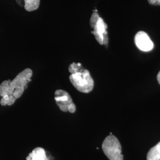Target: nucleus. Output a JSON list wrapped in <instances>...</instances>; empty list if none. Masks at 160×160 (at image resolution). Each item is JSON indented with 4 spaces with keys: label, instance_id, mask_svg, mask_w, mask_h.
I'll return each mask as SVG.
<instances>
[{
    "label": "nucleus",
    "instance_id": "nucleus-1",
    "mask_svg": "<svg viewBox=\"0 0 160 160\" xmlns=\"http://www.w3.org/2000/svg\"><path fill=\"white\" fill-rule=\"evenodd\" d=\"M32 75V70L27 68L18 73L12 81L8 80L6 95L16 99L21 97L27 87V84L31 81Z\"/></svg>",
    "mask_w": 160,
    "mask_h": 160
},
{
    "label": "nucleus",
    "instance_id": "nucleus-2",
    "mask_svg": "<svg viewBox=\"0 0 160 160\" xmlns=\"http://www.w3.org/2000/svg\"><path fill=\"white\" fill-rule=\"evenodd\" d=\"M69 78L75 88L81 92L89 93L93 89L94 82L88 70L82 68L70 75Z\"/></svg>",
    "mask_w": 160,
    "mask_h": 160
},
{
    "label": "nucleus",
    "instance_id": "nucleus-3",
    "mask_svg": "<svg viewBox=\"0 0 160 160\" xmlns=\"http://www.w3.org/2000/svg\"><path fill=\"white\" fill-rule=\"evenodd\" d=\"M90 25L93 30L92 31L96 39L100 45L107 46L108 44L107 36V26L102 19L100 17L97 12H94L92 15L90 19Z\"/></svg>",
    "mask_w": 160,
    "mask_h": 160
},
{
    "label": "nucleus",
    "instance_id": "nucleus-4",
    "mask_svg": "<svg viewBox=\"0 0 160 160\" xmlns=\"http://www.w3.org/2000/svg\"><path fill=\"white\" fill-rule=\"evenodd\" d=\"M105 154L110 160H123L122 146L119 141L114 136L109 135L106 138L102 145Z\"/></svg>",
    "mask_w": 160,
    "mask_h": 160
},
{
    "label": "nucleus",
    "instance_id": "nucleus-5",
    "mask_svg": "<svg viewBox=\"0 0 160 160\" xmlns=\"http://www.w3.org/2000/svg\"><path fill=\"white\" fill-rule=\"evenodd\" d=\"M54 99L62 111H69L73 113L76 111L75 105L68 92L62 89H58L55 92Z\"/></svg>",
    "mask_w": 160,
    "mask_h": 160
},
{
    "label": "nucleus",
    "instance_id": "nucleus-6",
    "mask_svg": "<svg viewBox=\"0 0 160 160\" xmlns=\"http://www.w3.org/2000/svg\"><path fill=\"white\" fill-rule=\"evenodd\" d=\"M134 40L137 47L141 51H150L154 47L153 43L145 32H138L136 34Z\"/></svg>",
    "mask_w": 160,
    "mask_h": 160
},
{
    "label": "nucleus",
    "instance_id": "nucleus-7",
    "mask_svg": "<svg viewBox=\"0 0 160 160\" xmlns=\"http://www.w3.org/2000/svg\"><path fill=\"white\" fill-rule=\"evenodd\" d=\"M26 160H50L46 156L45 149L37 147L32 150L26 158Z\"/></svg>",
    "mask_w": 160,
    "mask_h": 160
},
{
    "label": "nucleus",
    "instance_id": "nucleus-8",
    "mask_svg": "<svg viewBox=\"0 0 160 160\" xmlns=\"http://www.w3.org/2000/svg\"><path fill=\"white\" fill-rule=\"evenodd\" d=\"M147 160H160V142L149 150Z\"/></svg>",
    "mask_w": 160,
    "mask_h": 160
},
{
    "label": "nucleus",
    "instance_id": "nucleus-9",
    "mask_svg": "<svg viewBox=\"0 0 160 160\" xmlns=\"http://www.w3.org/2000/svg\"><path fill=\"white\" fill-rule=\"evenodd\" d=\"M24 8L26 11L31 12L37 10L39 6L40 0H23Z\"/></svg>",
    "mask_w": 160,
    "mask_h": 160
},
{
    "label": "nucleus",
    "instance_id": "nucleus-10",
    "mask_svg": "<svg viewBox=\"0 0 160 160\" xmlns=\"http://www.w3.org/2000/svg\"><path fill=\"white\" fill-rule=\"evenodd\" d=\"M82 68V65L81 63H72L69 66L68 69H69V72L71 74H72V73L78 72Z\"/></svg>",
    "mask_w": 160,
    "mask_h": 160
},
{
    "label": "nucleus",
    "instance_id": "nucleus-11",
    "mask_svg": "<svg viewBox=\"0 0 160 160\" xmlns=\"http://www.w3.org/2000/svg\"><path fill=\"white\" fill-rule=\"evenodd\" d=\"M9 99V96L7 95L4 96L1 99V101H0V104L2 106H6L7 105V102H8Z\"/></svg>",
    "mask_w": 160,
    "mask_h": 160
},
{
    "label": "nucleus",
    "instance_id": "nucleus-12",
    "mask_svg": "<svg viewBox=\"0 0 160 160\" xmlns=\"http://www.w3.org/2000/svg\"><path fill=\"white\" fill-rule=\"evenodd\" d=\"M148 2L151 5L154 6H160V0H148Z\"/></svg>",
    "mask_w": 160,
    "mask_h": 160
},
{
    "label": "nucleus",
    "instance_id": "nucleus-13",
    "mask_svg": "<svg viewBox=\"0 0 160 160\" xmlns=\"http://www.w3.org/2000/svg\"><path fill=\"white\" fill-rule=\"evenodd\" d=\"M157 80L159 84L160 85V71L159 72H158V74L157 75Z\"/></svg>",
    "mask_w": 160,
    "mask_h": 160
},
{
    "label": "nucleus",
    "instance_id": "nucleus-14",
    "mask_svg": "<svg viewBox=\"0 0 160 160\" xmlns=\"http://www.w3.org/2000/svg\"><path fill=\"white\" fill-rule=\"evenodd\" d=\"M109 134H110V135H112V132H110Z\"/></svg>",
    "mask_w": 160,
    "mask_h": 160
}]
</instances>
